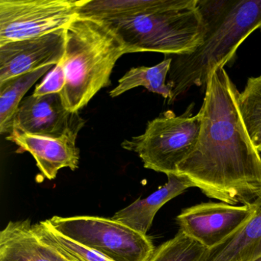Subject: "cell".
Wrapping results in <instances>:
<instances>
[{
  "instance_id": "22",
  "label": "cell",
  "mask_w": 261,
  "mask_h": 261,
  "mask_svg": "<svg viewBox=\"0 0 261 261\" xmlns=\"http://www.w3.org/2000/svg\"><path fill=\"white\" fill-rule=\"evenodd\" d=\"M260 31H261V29H260Z\"/></svg>"
},
{
  "instance_id": "12",
  "label": "cell",
  "mask_w": 261,
  "mask_h": 261,
  "mask_svg": "<svg viewBox=\"0 0 261 261\" xmlns=\"http://www.w3.org/2000/svg\"><path fill=\"white\" fill-rule=\"evenodd\" d=\"M0 261H79L58 246L39 238L31 220L10 221L0 232Z\"/></svg>"
},
{
  "instance_id": "23",
  "label": "cell",
  "mask_w": 261,
  "mask_h": 261,
  "mask_svg": "<svg viewBox=\"0 0 261 261\" xmlns=\"http://www.w3.org/2000/svg\"><path fill=\"white\" fill-rule=\"evenodd\" d=\"M260 152H261V151H260Z\"/></svg>"
},
{
  "instance_id": "13",
  "label": "cell",
  "mask_w": 261,
  "mask_h": 261,
  "mask_svg": "<svg viewBox=\"0 0 261 261\" xmlns=\"http://www.w3.org/2000/svg\"><path fill=\"white\" fill-rule=\"evenodd\" d=\"M168 181L147 198L137 199L116 212L113 219L126 224L139 233L147 235L154 218L168 201L182 194L194 185L188 177L178 174L167 175Z\"/></svg>"
},
{
  "instance_id": "19",
  "label": "cell",
  "mask_w": 261,
  "mask_h": 261,
  "mask_svg": "<svg viewBox=\"0 0 261 261\" xmlns=\"http://www.w3.org/2000/svg\"><path fill=\"white\" fill-rule=\"evenodd\" d=\"M33 231L39 238L48 241L67 253L75 257L79 261H111L97 252L85 247L65 235L56 231L47 220L33 224Z\"/></svg>"
},
{
  "instance_id": "18",
  "label": "cell",
  "mask_w": 261,
  "mask_h": 261,
  "mask_svg": "<svg viewBox=\"0 0 261 261\" xmlns=\"http://www.w3.org/2000/svg\"><path fill=\"white\" fill-rule=\"evenodd\" d=\"M207 249L181 230L155 248L146 261H200Z\"/></svg>"
},
{
  "instance_id": "21",
  "label": "cell",
  "mask_w": 261,
  "mask_h": 261,
  "mask_svg": "<svg viewBox=\"0 0 261 261\" xmlns=\"http://www.w3.org/2000/svg\"><path fill=\"white\" fill-rule=\"evenodd\" d=\"M253 261H261V256L260 257L257 258V259H255V260Z\"/></svg>"
},
{
  "instance_id": "14",
  "label": "cell",
  "mask_w": 261,
  "mask_h": 261,
  "mask_svg": "<svg viewBox=\"0 0 261 261\" xmlns=\"http://www.w3.org/2000/svg\"><path fill=\"white\" fill-rule=\"evenodd\" d=\"M253 202V218L222 244L207 250L200 261H253L260 257L261 192Z\"/></svg>"
},
{
  "instance_id": "11",
  "label": "cell",
  "mask_w": 261,
  "mask_h": 261,
  "mask_svg": "<svg viewBox=\"0 0 261 261\" xmlns=\"http://www.w3.org/2000/svg\"><path fill=\"white\" fill-rule=\"evenodd\" d=\"M75 137L48 138L30 135L13 129L7 140L17 145L21 152H29L36 162L45 178L54 179L63 168L74 171L79 168L80 149L76 146Z\"/></svg>"
},
{
  "instance_id": "10",
  "label": "cell",
  "mask_w": 261,
  "mask_h": 261,
  "mask_svg": "<svg viewBox=\"0 0 261 261\" xmlns=\"http://www.w3.org/2000/svg\"><path fill=\"white\" fill-rule=\"evenodd\" d=\"M65 30L0 46V83L40 69L56 66L65 53Z\"/></svg>"
},
{
  "instance_id": "8",
  "label": "cell",
  "mask_w": 261,
  "mask_h": 261,
  "mask_svg": "<svg viewBox=\"0 0 261 261\" xmlns=\"http://www.w3.org/2000/svg\"><path fill=\"white\" fill-rule=\"evenodd\" d=\"M253 202L234 205L224 202H204L181 211L176 217L179 230L207 250L222 244L253 218Z\"/></svg>"
},
{
  "instance_id": "7",
  "label": "cell",
  "mask_w": 261,
  "mask_h": 261,
  "mask_svg": "<svg viewBox=\"0 0 261 261\" xmlns=\"http://www.w3.org/2000/svg\"><path fill=\"white\" fill-rule=\"evenodd\" d=\"M83 0H0V46L65 30Z\"/></svg>"
},
{
  "instance_id": "20",
  "label": "cell",
  "mask_w": 261,
  "mask_h": 261,
  "mask_svg": "<svg viewBox=\"0 0 261 261\" xmlns=\"http://www.w3.org/2000/svg\"><path fill=\"white\" fill-rule=\"evenodd\" d=\"M66 84L65 70L63 63L61 61L55 68L50 71L43 82L38 85L33 92V95L36 97L48 95V94H58L63 89Z\"/></svg>"
},
{
  "instance_id": "24",
  "label": "cell",
  "mask_w": 261,
  "mask_h": 261,
  "mask_svg": "<svg viewBox=\"0 0 261 261\" xmlns=\"http://www.w3.org/2000/svg\"></svg>"
},
{
  "instance_id": "15",
  "label": "cell",
  "mask_w": 261,
  "mask_h": 261,
  "mask_svg": "<svg viewBox=\"0 0 261 261\" xmlns=\"http://www.w3.org/2000/svg\"><path fill=\"white\" fill-rule=\"evenodd\" d=\"M172 62V58H168L155 66L130 68L119 80L118 85L111 91L110 97L114 98L134 88L144 87L150 92L169 100L172 87L166 83V77L170 71Z\"/></svg>"
},
{
  "instance_id": "4",
  "label": "cell",
  "mask_w": 261,
  "mask_h": 261,
  "mask_svg": "<svg viewBox=\"0 0 261 261\" xmlns=\"http://www.w3.org/2000/svg\"><path fill=\"white\" fill-rule=\"evenodd\" d=\"M101 22L118 37L126 54H190L203 43L206 32L198 0H156L135 16Z\"/></svg>"
},
{
  "instance_id": "2",
  "label": "cell",
  "mask_w": 261,
  "mask_h": 261,
  "mask_svg": "<svg viewBox=\"0 0 261 261\" xmlns=\"http://www.w3.org/2000/svg\"><path fill=\"white\" fill-rule=\"evenodd\" d=\"M198 7L206 27L204 41L190 54L172 56L169 105L192 87L206 88L214 71L230 62L244 40L261 29V0H198Z\"/></svg>"
},
{
  "instance_id": "17",
  "label": "cell",
  "mask_w": 261,
  "mask_h": 261,
  "mask_svg": "<svg viewBox=\"0 0 261 261\" xmlns=\"http://www.w3.org/2000/svg\"><path fill=\"white\" fill-rule=\"evenodd\" d=\"M239 108L246 129L254 146L261 151V75L250 77L240 92Z\"/></svg>"
},
{
  "instance_id": "3",
  "label": "cell",
  "mask_w": 261,
  "mask_h": 261,
  "mask_svg": "<svg viewBox=\"0 0 261 261\" xmlns=\"http://www.w3.org/2000/svg\"><path fill=\"white\" fill-rule=\"evenodd\" d=\"M62 59L66 84L61 91L64 106L79 112L111 84L117 61L126 54L114 32L101 21L77 16L65 29Z\"/></svg>"
},
{
  "instance_id": "9",
  "label": "cell",
  "mask_w": 261,
  "mask_h": 261,
  "mask_svg": "<svg viewBox=\"0 0 261 261\" xmlns=\"http://www.w3.org/2000/svg\"><path fill=\"white\" fill-rule=\"evenodd\" d=\"M85 123L79 112L65 108L59 93L39 97L32 94L21 102L13 118L12 131L48 138L65 136L77 138Z\"/></svg>"
},
{
  "instance_id": "6",
  "label": "cell",
  "mask_w": 261,
  "mask_h": 261,
  "mask_svg": "<svg viewBox=\"0 0 261 261\" xmlns=\"http://www.w3.org/2000/svg\"><path fill=\"white\" fill-rule=\"evenodd\" d=\"M47 221L56 231L111 261H146L155 250L149 237L112 218L54 216Z\"/></svg>"
},
{
  "instance_id": "16",
  "label": "cell",
  "mask_w": 261,
  "mask_h": 261,
  "mask_svg": "<svg viewBox=\"0 0 261 261\" xmlns=\"http://www.w3.org/2000/svg\"><path fill=\"white\" fill-rule=\"evenodd\" d=\"M51 67L48 65L0 83V134L11 133L13 118L25 94Z\"/></svg>"
},
{
  "instance_id": "5",
  "label": "cell",
  "mask_w": 261,
  "mask_h": 261,
  "mask_svg": "<svg viewBox=\"0 0 261 261\" xmlns=\"http://www.w3.org/2000/svg\"><path fill=\"white\" fill-rule=\"evenodd\" d=\"M192 107L176 116L171 111L148 122L141 135L122 143V147L139 155L146 169L178 174V166L193 151L201 129V114L192 115Z\"/></svg>"
},
{
  "instance_id": "1",
  "label": "cell",
  "mask_w": 261,
  "mask_h": 261,
  "mask_svg": "<svg viewBox=\"0 0 261 261\" xmlns=\"http://www.w3.org/2000/svg\"><path fill=\"white\" fill-rule=\"evenodd\" d=\"M240 92L224 67L209 77L196 146L178 166L204 195L229 204H251L261 192V156L246 129Z\"/></svg>"
}]
</instances>
